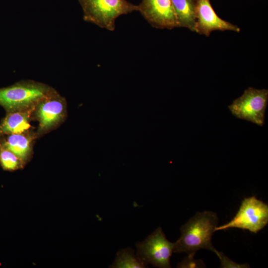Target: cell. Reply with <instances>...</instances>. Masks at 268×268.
<instances>
[{
	"label": "cell",
	"mask_w": 268,
	"mask_h": 268,
	"mask_svg": "<svg viewBox=\"0 0 268 268\" xmlns=\"http://www.w3.org/2000/svg\"><path fill=\"white\" fill-rule=\"evenodd\" d=\"M216 213L211 211L198 212L180 229L181 236L175 242L174 253H186L194 257L196 252L202 249L215 253L216 250L211 243V237L217 226Z\"/></svg>",
	"instance_id": "obj_1"
},
{
	"label": "cell",
	"mask_w": 268,
	"mask_h": 268,
	"mask_svg": "<svg viewBox=\"0 0 268 268\" xmlns=\"http://www.w3.org/2000/svg\"><path fill=\"white\" fill-rule=\"evenodd\" d=\"M55 89L42 82L31 80L17 82L0 88V105L6 112L34 109L42 99Z\"/></svg>",
	"instance_id": "obj_2"
},
{
	"label": "cell",
	"mask_w": 268,
	"mask_h": 268,
	"mask_svg": "<svg viewBox=\"0 0 268 268\" xmlns=\"http://www.w3.org/2000/svg\"><path fill=\"white\" fill-rule=\"evenodd\" d=\"M83 20L109 31L115 30L120 16L138 11V5L126 0H78Z\"/></svg>",
	"instance_id": "obj_3"
},
{
	"label": "cell",
	"mask_w": 268,
	"mask_h": 268,
	"mask_svg": "<svg viewBox=\"0 0 268 268\" xmlns=\"http://www.w3.org/2000/svg\"><path fill=\"white\" fill-rule=\"evenodd\" d=\"M268 223V205L255 196L245 198L233 219L215 228V231L231 228L248 230L257 233Z\"/></svg>",
	"instance_id": "obj_4"
},
{
	"label": "cell",
	"mask_w": 268,
	"mask_h": 268,
	"mask_svg": "<svg viewBox=\"0 0 268 268\" xmlns=\"http://www.w3.org/2000/svg\"><path fill=\"white\" fill-rule=\"evenodd\" d=\"M268 102L267 89L249 87L228 107L235 117L263 126Z\"/></svg>",
	"instance_id": "obj_5"
},
{
	"label": "cell",
	"mask_w": 268,
	"mask_h": 268,
	"mask_svg": "<svg viewBox=\"0 0 268 268\" xmlns=\"http://www.w3.org/2000/svg\"><path fill=\"white\" fill-rule=\"evenodd\" d=\"M136 256L148 265L160 268H170V260L174 252L175 243L169 241L160 227L146 239L135 245Z\"/></svg>",
	"instance_id": "obj_6"
},
{
	"label": "cell",
	"mask_w": 268,
	"mask_h": 268,
	"mask_svg": "<svg viewBox=\"0 0 268 268\" xmlns=\"http://www.w3.org/2000/svg\"><path fill=\"white\" fill-rule=\"evenodd\" d=\"M67 116V102L56 90L35 106L33 117L38 122L35 133L38 138L56 128Z\"/></svg>",
	"instance_id": "obj_7"
},
{
	"label": "cell",
	"mask_w": 268,
	"mask_h": 268,
	"mask_svg": "<svg viewBox=\"0 0 268 268\" xmlns=\"http://www.w3.org/2000/svg\"><path fill=\"white\" fill-rule=\"evenodd\" d=\"M138 10L153 27L172 29L178 27L172 0H142Z\"/></svg>",
	"instance_id": "obj_8"
},
{
	"label": "cell",
	"mask_w": 268,
	"mask_h": 268,
	"mask_svg": "<svg viewBox=\"0 0 268 268\" xmlns=\"http://www.w3.org/2000/svg\"><path fill=\"white\" fill-rule=\"evenodd\" d=\"M195 0V32L209 36L214 31L239 32L237 25L219 17L212 8L210 0Z\"/></svg>",
	"instance_id": "obj_9"
},
{
	"label": "cell",
	"mask_w": 268,
	"mask_h": 268,
	"mask_svg": "<svg viewBox=\"0 0 268 268\" xmlns=\"http://www.w3.org/2000/svg\"><path fill=\"white\" fill-rule=\"evenodd\" d=\"M6 135L1 139L0 143L15 154L26 166L32 157L33 140L37 138L35 133Z\"/></svg>",
	"instance_id": "obj_10"
},
{
	"label": "cell",
	"mask_w": 268,
	"mask_h": 268,
	"mask_svg": "<svg viewBox=\"0 0 268 268\" xmlns=\"http://www.w3.org/2000/svg\"><path fill=\"white\" fill-rule=\"evenodd\" d=\"M34 109L7 112L0 123V135L28 133Z\"/></svg>",
	"instance_id": "obj_11"
},
{
	"label": "cell",
	"mask_w": 268,
	"mask_h": 268,
	"mask_svg": "<svg viewBox=\"0 0 268 268\" xmlns=\"http://www.w3.org/2000/svg\"><path fill=\"white\" fill-rule=\"evenodd\" d=\"M178 27L195 32V0H172Z\"/></svg>",
	"instance_id": "obj_12"
},
{
	"label": "cell",
	"mask_w": 268,
	"mask_h": 268,
	"mask_svg": "<svg viewBox=\"0 0 268 268\" xmlns=\"http://www.w3.org/2000/svg\"><path fill=\"white\" fill-rule=\"evenodd\" d=\"M110 268H147V265L141 260L136 255L134 250L131 248L121 249L117 254V257L114 263Z\"/></svg>",
	"instance_id": "obj_13"
},
{
	"label": "cell",
	"mask_w": 268,
	"mask_h": 268,
	"mask_svg": "<svg viewBox=\"0 0 268 268\" xmlns=\"http://www.w3.org/2000/svg\"><path fill=\"white\" fill-rule=\"evenodd\" d=\"M0 164L3 170L15 171L23 169L25 165L12 151L0 143Z\"/></svg>",
	"instance_id": "obj_14"
},
{
	"label": "cell",
	"mask_w": 268,
	"mask_h": 268,
	"mask_svg": "<svg viewBox=\"0 0 268 268\" xmlns=\"http://www.w3.org/2000/svg\"><path fill=\"white\" fill-rule=\"evenodd\" d=\"M215 254L219 257L221 265L220 268H248L250 266L248 264H239L225 256L223 253L216 251Z\"/></svg>",
	"instance_id": "obj_15"
},
{
	"label": "cell",
	"mask_w": 268,
	"mask_h": 268,
	"mask_svg": "<svg viewBox=\"0 0 268 268\" xmlns=\"http://www.w3.org/2000/svg\"><path fill=\"white\" fill-rule=\"evenodd\" d=\"M177 268H205V265L201 260H195L194 257L188 256L177 265Z\"/></svg>",
	"instance_id": "obj_16"
}]
</instances>
